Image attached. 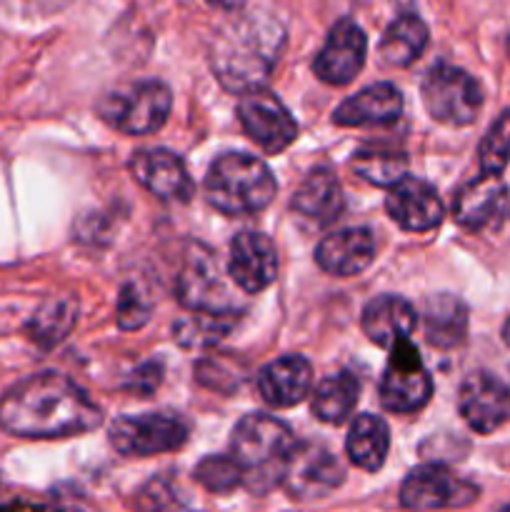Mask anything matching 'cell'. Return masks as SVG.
Returning a JSON list of instances; mask_svg holds the SVG:
<instances>
[{
    "label": "cell",
    "instance_id": "obj_1",
    "mask_svg": "<svg viewBox=\"0 0 510 512\" xmlns=\"http://www.w3.org/2000/svg\"><path fill=\"white\" fill-rule=\"evenodd\" d=\"M103 413L78 383L60 373H38L15 383L0 400V428L30 440L83 435Z\"/></svg>",
    "mask_w": 510,
    "mask_h": 512
},
{
    "label": "cell",
    "instance_id": "obj_2",
    "mask_svg": "<svg viewBox=\"0 0 510 512\" xmlns=\"http://www.w3.org/2000/svg\"><path fill=\"white\" fill-rule=\"evenodd\" d=\"M285 30L270 15L240 13L218 28L210 43V68L225 90L243 95L273 73Z\"/></svg>",
    "mask_w": 510,
    "mask_h": 512
},
{
    "label": "cell",
    "instance_id": "obj_3",
    "mask_svg": "<svg viewBox=\"0 0 510 512\" xmlns=\"http://www.w3.org/2000/svg\"><path fill=\"white\" fill-rule=\"evenodd\" d=\"M293 448V430L265 413L245 415L230 438V455L243 470V485L250 493H268L283 480Z\"/></svg>",
    "mask_w": 510,
    "mask_h": 512
},
{
    "label": "cell",
    "instance_id": "obj_4",
    "mask_svg": "<svg viewBox=\"0 0 510 512\" xmlns=\"http://www.w3.org/2000/svg\"><path fill=\"white\" fill-rule=\"evenodd\" d=\"M278 193L273 173L263 160L245 153L220 155L205 175V198L223 215H255Z\"/></svg>",
    "mask_w": 510,
    "mask_h": 512
},
{
    "label": "cell",
    "instance_id": "obj_5",
    "mask_svg": "<svg viewBox=\"0 0 510 512\" xmlns=\"http://www.w3.org/2000/svg\"><path fill=\"white\" fill-rule=\"evenodd\" d=\"M170 105L173 98L168 85L158 80H140L108 90L100 98L98 115L118 133L148 135L163 128L170 115Z\"/></svg>",
    "mask_w": 510,
    "mask_h": 512
},
{
    "label": "cell",
    "instance_id": "obj_6",
    "mask_svg": "<svg viewBox=\"0 0 510 512\" xmlns=\"http://www.w3.org/2000/svg\"><path fill=\"white\" fill-rule=\"evenodd\" d=\"M423 103L433 120L463 128L478 118L480 108H483V88L463 68L440 63L425 75Z\"/></svg>",
    "mask_w": 510,
    "mask_h": 512
},
{
    "label": "cell",
    "instance_id": "obj_7",
    "mask_svg": "<svg viewBox=\"0 0 510 512\" xmlns=\"http://www.w3.org/2000/svg\"><path fill=\"white\" fill-rule=\"evenodd\" d=\"M185 440H188V425L178 415H125L110 425V445L125 458L173 453L183 448Z\"/></svg>",
    "mask_w": 510,
    "mask_h": 512
},
{
    "label": "cell",
    "instance_id": "obj_8",
    "mask_svg": "<svg viewBox=\"0 0 510 512\" xmlns=\"http://www.w3.org/2000/svg\"><path fill=\"white\" fill-rule=\"evenodd\" d=\"M433 395V380L410 340L390 348L388 368L380 380V403L385 410L410 415L423 410Z\"/></svg>",
    "mask_w": 510,
    "mask_h": 512
},
{
    "label": "cell",
    "instance_id": "obj_9",
    "mask_svg": "<svg viewBox=\"0 0 510 512\" xmlns=\"http://www.w3.org/2000/svg\"><path fill=\"white\" fill-rule=\"evenodd\" d=\"M478 498V488L458 478L445 465L428 463L410 470L400 485V505L413 512H430L443 508H465Z\"/></svg>",
    "mask_w": 510,
    "mask_h": 512
},
{
    "label": "cell",
    "instance_id": "obj_10",
    "mask_svg": "<svg viewBox=\"0 0 510 512\" xmlns=\"http://www.w3.org/2000/svg\"><path fill=\"white\" fill-rule=\"evenodd\" d=\"M238 118L245 135L265 153H283L298 138V123L278 95L265 88L245 90L238 103Z\"/></svg>",
    "mask_w": 510,
    "mask_h": 512
},
{
    "label": "cell",
    "instance_id": "obj_11",
    "mask_svg": "<svg viewBox=\"0 0 510 512\" xmlns=\"http://www.w3.org/2000/svg\"><path fill=\"white\" fill-rule=\"evenodd\" d=\"M345 480L343 465L323 445H295L283 470V485L290 498L318 500L340 488Z\"/></svg>",
    "mask_w": 510,
    "mask_h": 512
},
{
    "label": "cell",
    "instance_id": "obj_12",
    "mask_svg": "<svg viewBox=\"0 0 510 512\" xmlns=\"http://www.w3.org/2000/svg\"><path fill=\"white\" fill-rule=\"evenodd\" d=\"M178 298L188 310L235 315V300L230 298L228 285L220 275L218 260L200 245L190 250L183 268H180Z\"/></svg>",
    "mask_w": 510,
    "mask_h": 512
},
{
    "label": "cell",
    "instance_id": "obj_13",
    "mask_svg": "<svg viewBox=\"0 0 510 512\" xmlns=\"http://www.w3.org/2000/svg\"><path fill=\"white\" fill-rule=\"evenodd\" d=\"M368 40L355 20L343 18L333 25L328 40L313 60V73L328 85H348L363 70Z\"/></svg>",
    "mask_w": 510,
    "mask_h": 512
},
{
    "label": "cell",
    "instance_id": "obj_14",
    "mask_svg": "<svg viewBox=\"0 0 510 512\" xmlns=\"http://www.w3.org/2000/svg\"><path fill=\"white\" fill-rule=\"evenodd\" d=\"M228 275L243 293L255 295L268 288L278 275V253L268 235L245 230L230 243Z\"/></svg>",
    "mask_w": 510,
    "mask_h": 512
},
{
    "label": "cell",
    "instance_id": "obj_15",
    "mask_svg": "<svg viewBox=\"0 0 510 512\" xmlns=\"http://www.w3.org/2000/svg\"><path fill=\"white\" fill-rule=\"evenodd\" d=\"M458 408L470 430L488 435L510 418V390L490 373H473L460 385Z\"/></svg>",
    "mask_w": 510,
    "mask_h": 512
},
{
    "label": "cell",
    "instance_id": "obj_16",
    "mask_svg": "<svg viewBox=\"0 0 510 512\" xmlns=\"http://www.w3.org/2000/svg\"><path fill=\"white\" fill-rule=\"evenodd\" d=\"M385 210L408 233H430L443 223V203L430 183L418 178H408L390 188L385 198Z\"/></svg>",
    "mask_w": 510,
    "mask_h": 512
},
{
    "label": "cell",
    "instance_id": "obj_17",
    "mask_svg": "<svg viewBox=\"0 0 510 512\" xmlns=\"http://www.w3.org/2000/svg\"><path fill=\"white\" fill-rule=\"evenodd\" d=\"M133 178L163 200H178L188 203L195 193V185L190 180L188 168L175 153L163 148H145L138 150L130 160Z\"/></svg>",
    "mask_w": 510,
    "mask_h": 512
},
{
    "label": "cell",
    "instance_id": "obj_18",
    "mask_svg": "<svg viewBox=\"0 0 510 512\" xmlns=\"http://www.w3.org/2000/svg\"><path fill=\"white\" fill-rule=\"evenodd\" d=\"M505 203H508V188L500 175L480 173L455 193L453 215L463 228L485 230L500 223Z\"/></svg>",
    "mask_w": 510,
    "mask_h": 512
},
{
    "label": "cell",
    "instance_id": "obj_19",
    "mask_svg": "<svg viewBox=\"0 0 510 512\" xmlns=\"http://www.w3.org/2000/svg\"><path fill=\"white\" fill-rule=\"evenodd\" d=\"M375 260V238L368 228H343L323 238L315 248V263L335 278H353Z\"/></svg>",
    "mask_w": 510,
    "mask_h": 512
},
{
    "label": "cell",
    "instance_id": "obj_20",
    "mask_svg": "<svg viewBox=\"0 0 510 512\" xmlns=\"http://www.w3.org/2000/svg\"><path fill=\"white\" fill-rule=\"evenodd\" d=\"M258 393L273 408H293L310 393L313 368L303 355H285L258 373Z\"/></svg>",
    "mask_w": 510,
    "mask_h": 512
},
{
    "label": "cell",
    "instance_id": "obj_21",
    "mask_svg": "<svg viewBox=\"0 0 510 512\" xmlns=\"http://www.w3.org/2000/svg\"><path fill=\"white\" fill-rule=\"evenodd\" d=\"M403 110V95L390 83H375L360 90L353 98L343 100L333 113L335 125L343 128H365V125H390Z\"/></svg>",
    "mask_w": 510,
    "mask_h": 512
},
{
    "label": "cell",
    "instance_id": "obj_22",
    "mask_svg": "<svg viewBox=\"0 0 510 512\" xmlns=\"http://www.w3.org/2000/svg\"><path fill=\"white\" fill-rule=\"evenodd\" d=\"M415 308L405 298L398 295H380L370 300L363 310V330L375 345L380 348H393V345L410 340L415 330Z\"/></svg>",
    "mask_w": 510,
    "mask_h": 512
},
{
    "label": "cell",
    "instance_id": "obj_23",
    "mask_svg": "<svg viewBox=\"0 0 510 512\" xmlns=\"http://www.w3.org/2000/svg\"><path fill=\"white\" fill-rule=\"evenodd\" d=\"M293 210L300 218L330 223L343 210V188L328 168H315L293 195Z\"/></svg>",
    "mask_w": 510,
    "mask_h": 512
},
{
    "label": "cell",
    "instance_id": "obj_24",
    "mask_svg": "<svg viewBox=\"0 0 510 512\" xmlns=\"http://www.w3.org/2000/svg\"><path fill=\"white\" fill-rule=\"evenodd\" d=\"M345 450H348L350 463L358 465L360 470L375 473L383 468L390 450V430L385 420L378 415H358L350 423Z\"/></svg>",
    "mask_w": 510,
    "mask_h": 512
},
{
    "label": "cell",
    "instance_id": "obj_25",
    "mask_svg": "<svg viewBox=\"0 0 510 512\" xmlns=\"http://www.w3.org/2000/svg\"><path fill=\"white\" fill-rule=\"evenodd\" d=\"M425 340L433 348H455L468 335V308L455 295H435L425 303Z\"/></svg>",
    "mask_w": 510,
    "mask_h": 512
},
{
    "label": "cell",
    "instance_id": "obj_26",
    "mask_svg": "<svg viewBox=\"0 0 510 512\" xmlns=\"http://www.w3.org/2000/svg\"><path fill=\"white\" fill-rule=\"evenodd\" d=\"M425 45H428V25L418 15H400L383 33L380 58L385 65L405 68L423 55Z\"/></svg>",
    "mask_w": 510,
    "mask_h": 512
},
{
    "label": "cell",
    "instance_id": "obj_27",
    "mask_svg": "<svg viewBox=\"0 0 510 512\" xmlns=\"http://www.w3.org/2000/svg\"><path fill=\"white\" fill-rule=\"evenodd\" d=\"M360 395V383L355 375L338 373L320 380L313 393V413L320 423L340 425L350 418Z\"/></svg>",
    "mask_w": 510,
    "mask_h": 512
},
{
    "label": "cell",
    "instance_id": "obj_28",
    "mask_svg": "<svg viewBox=\"0 0 510 512\" xmlns=\"http://www.w3.org/2000/svg\"><path fill=\"white\" fill-rule=\"evenodd\" d=\"M75 320H78V303L68 298V295H58V298L45 300L35 310V315L28 323V333L40 348H50V345L60 343L73 330Z\"/></svg>",
    "mask_w": 510,
    "mask_h": 512
},
{
    "label": "cell",
    "instance_id": "obj_29",
    "mask_svg": "<svg viewBox=\"0 0 510 512\" xmlns=\"http://www.w3.org/2000/svg\"><path fill=\"white\" fill-rule=\"evenodd\" d=\"M233 325V315H218V313H200V310H190L188 318L178 320L173 325V338L178 340L183 348H205L223 338Z\"/></svg>",
    "mask_w": 510,
    "mask_h": 512
},
{
    "label": "cell",
    "instance_id": "obj_30",
    "mask_svg": "<svg viewBox=\"0 0 510 512\" xmlns=\"http://www.w3.org/2000/svg\"><path fill=\"white\" fill-rule=\"evenodd\" d=\"M353 170L368 183L393 188L398 180L405 178L408 158L395 150H360L353 158Z\"/></svg>",
    "mask_w": 510,
    "mask_h": 512
},
{
    "label": "cell",
    "instance_id": "obj_31",
    "mask_svg": "<svg viewBox=\"0 0 510 512\" xmlns=\"http://www.w3.org/2000/svg\"><path fill=\"white\" fill-rule=\"evenodd\" d=\"M195 480L203 485L208 493L225 495L233 493L238 485H243V470L235 463L233 455H208L195 468Z\"/></svg>",
    "mask_w": 510,
    "mask_h": 512
},
{
    "label": "cell",
    "instance_id": "obj_32",
    "mask_svg": "<svg viewBox=\"0 0 510 512\" xmlns=\"http://www.w3.org/2000/svg\"><path fill=\"white\" fill-rule=\"evenodd\" d=\"M480 170L488 175H500L510 160V110H503L485 138L480 140Z\"/></svg>",
    "mask_w": 510,
    "mask_h": 512
},
{
    "label": "cell",
    "instance_id": "obj_33",
    "mask_svg": "<svg viewBox=\"0 0 510 512\" xmlns=\"http://www.w3.org/2000/svg\"><path fill=\"white\" fill-rule=\"evenodd\" d=\"M150 318V305L145 303L143 295L138 293L135 285L120 290L118 298V325L123 330H138L148 323Z\"/></svg>",
    "mask_w": 510,
    "mask_h": 512
},
{
    "label": "cell",
    "instance_id": "obj_34",
    "mask_svg": "<svg viewBox=\"0 0 510 512\" xmlns=\"http://www.w3.org/2000/svg\"><path fill=\"white\" fill-rule=\"evenodd\" d=\"M3 512H90L85 508V503H80V500L75 498H65V495H53L50 500H45V503H35V505H10V508H5Z\"/></svg>",
    "mask_w": 510,
    "mask_h": 512
},
{
    "label": "cell",
    "instance_id": "obj_35",
    "mask_svg": "<svg viewBox=\"0 0 510 512\" xmlns=\"http://www.w3.org/2000/svg\"><path fill=\"white\" fill-rule=\"evenodd\" d=\"M160 375H163V370H160L158 363L143 365V368L135 370L133 378H130V390H135V393L140 395L153 393V390L160 385Z\"/></svg>",
    "mask_w": 510,
    "mask_h": 512
},
{
    "label": "cell",
    "instance_id": "obj_36",
    "mask_svg": "<svg viewBox=\"0 0 510 512\" xmlns=\"http://www.w3.org/2000/svg\"><path fill=\"white\" fill-rule=\"evenodd\" d=\"M208 3L218 5V8H223V10H238V8H243L245 0H208Z\"/></svg>",
    "mask_w": 510,
    "mask_h": 512
},
{
    "label": "cell",
    "instance_id": "obj_37",
    "mask_svg": "<svg viewBox=\"0 0 510 512\" xmlns=\"http://www.w3.org/2000/svg\"><path fill=\"white\" fill-rule=\"evenodd\" d=\"M503 340H505V345L510 348V318H508V323L503 325Z\"/></svg>",
    "mask_w": 510,
    "mask_h": 512
},
{
    "label": "cell",
    "instance_id": "obj_38",
    "mask_svg": "<svg viewBox=\"0 0 510 512\" xmlns=\"http://www.w3.org/2000/svg\"><path fill=\"white\" fill-rule=\"evenodd\" d=\"M498 512H510V505H505V508H500Z\"/></svg>",
    "mask_w": 510,
    "mask_h": 512
},
{
    "label": "cell",
    "instance_id": "obj_39",
    "mask_svg": "<svg viewBox=\"0 0 510 512\" xmlns=\"http://www.w3.org/2000/svg\"><path fill=\"white\" fill-rule=\"evenodd\" d=\"M508 48H510V43H508Z\"/></svg>",
    "mask_w": 510,
    "mask_h": 512
}]
</instances>
